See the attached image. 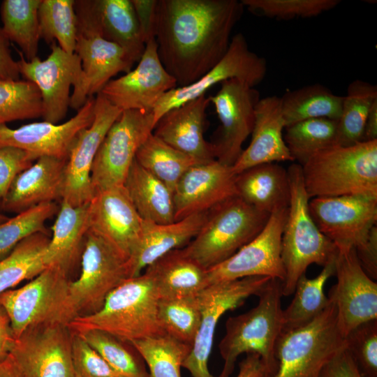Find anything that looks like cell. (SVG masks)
Instances as JSON below:
<instances>
[{"instance_id":"obj_1","label":"cell","mask_w":377,"mask_h":377,"mask_svg":"<svg viewBox=\"0 0 377 377\" xmlns=\"http://www.w3.org/2000/svg\"><path fill=\"white\" fill-rule=\"evenodd\" d=\"M244 8L237 0H157L158 54L177 87L195 82L222 59Z\"/></svg>"},{"instance_id":"obj_2","label":"cell","mask_w":377,"mask_h":377,"mask_svg":"<svg viewBox=\"0 0 377 377\" xmlns=\"http://www.w3.org/2000/svg\"><path fill=\"white\" fill-rule=\"evenodd\" d=\"M159 299L152 279L145 272L117 286L98 311L77 316L67 327L74 334L100 330L129 343L161 335L165 332L158 318Z\"/></svg>"},{"instance_id":"obj_3","label":"cell","mask_w":377,"mask_h":377,"mask_svg":"<svg viewBox=\"0 0 377 377\" xmlns=\"http://www.w3.org/2000/svg\"><path fill=\"white\" fill-rule=\"evenodd\" d=\"M301 167L310 199L341 195L377 198V140L332 146L312 155Z\"/></svg>"},{"instance_id":"obj_4","label":"cell","mask_w":377,"mask_h":377,"mask_svg":"<svg viewBox=\"0 0 377 377\" xmlns=\"http://www.w3.org/2000/svg\"><path fill=\"white\" fill-rule=\"evenodd\" d=\"M282 296V281L270 279L258 295L256 306L226 320V333L219 344L224 364L218 377H230L243 353L258 354L272 377L277 369L275 346L283 330Z\"/></svg>"},{"instance_id":"obj_5","label":"cell","mask_w":377,"mask_h":377,"mask_svg":"<svg viewBox=\"0 0 377 377\" xmlns=\"http://www.w3.org/2000/svg\"><path fill=\"white\" fill-rule=\"evenodd\" d=\"M290 198L281 237V260L285 270L283 296L293 294L299 278L311 264L324 267L338 253L336 246L318 229L311 218L302 167L292 163L288 168Z\"/></svg>"},{"instance_id":"obj_6","label":"cell","mask_w":377,"mask_h":377,"mask_svg":"<svg viewBox=\"0 0 377 377\" xmlns=\"http://www.w3.org/2000/svg\"><path fill=\"white\" fill-rule=\"evenodd\" d=\"M269 216L239 196H233L208 211L200 230L182 250L207 270L253 239Z\"/></svg>"},{"instance_id":"obj_7","label":"cell","mask_w":377,"mask_h":377,"mask_svg":"<svg viewBox=\"0 0 377 377\" xmlns=\"http://www.w3.org/2000/svg\"><path fill=\"white\" fill-rule=\"evenodd\" d=\"M337 323V309L330 300L311 322L283 329L275 346L277 369L272 377H320L327 363L346 348Z\"/></svg>"},{"instance_id":"obj_8","label":"cell","mask_w":377,"mask_h":377,"mask_svg":"<svg viewBox=\"0 0 377 377\" xmlns=\"http://www.w3.org/2000/svg\"><path fill=\"white\" fill-rule=\"evenodd\" d=\"M68 276L48 267L28 283L0 294L15 339L29 328L49 324L67 325L76 314L69 295Z\"/></svg>"},{"instance_id":"obj_9","label":"cell","mask_w":377,"mask_h":377,"mask_svg":"<svg viewBox=\"0 0 377 377\" xmlns=\"http://www.w3.org/2000/svg\"><path fill=\"white\" fill-rule=\"evenodd\" d=\"M80 260L81 274L68 286L76 317L98 311L109 294L130 279L128 258L89 230Z\"/></svg>"},{"instance_id":"obj_10","label":"cell","mask_w":377,"mask_h":377,"mask_svg":"<svg viewBox=\"0 0 377 377\" xmlns=\"http://www.w3.org/2000/svg\"><path fill=\"white\" fill-rule=\"evenodd\" d=\"M154 128L151 112H121L105 135L92 164L91 179L95 192L124 186L138 148Z\"/></svg>"},{"instance_id":"obj_11","label":"cell","mask_w":377,"mask_h":377,"mask_svg":"<svg viewBox=\"0 0 377 377\" xmlns=\"http://www.w3.org/2000/svg\"><path fill=\"white\" fill-rule=\"evenodd\" d=\"M267 276L246 277L213 283L199 295L201 321L191 351L182 364L193 377H216L208 369L214 336L221 317L257 295L269 281Z\"/></svg>"},{"instance_id":"obj_12","label":"cell","mask_w":377,"mask_h":377,"mask_svg":"<svg viewBox=\"0 0 377 377\" xmlns=\"http://www.w3.org/2000/svg\"><path fill=\"white\" fill-rule=\"evenodd\" d=\"M266 59L251 51L245 36L237 33L232 36L227 52L222 59L195 82L177 87L166 92L151 111L154 125L168 111L195 99L218 83L237 79L255 87L266 76Z\"/></svg>"},{"instance_id":"obj_13","label":"cell","mask_w":377,"mask_h":377,"mask_svg":"<svg viewBox=\"0 0 377 377\" xmlns=\"http://www.w3.org/2000/svg\"><path fill=\"white\" fill-rule=\"evenodd\" d=\"M309 212L320 231L337 248L362 246L376 226L377 198L364 195L313 198Z\"/></svg>"},{"instance_id":"obj_14","label":"cell","mask_w":377,"mask_h":377,"mask_svg":"<svg viewBox=\"0 0 377 377\" xmlns=\"http://www.w3.org/2000/svg\"><path fill=\"white\" fill-rule=\"evenodd\" d=\"M288 207L272 213L262 231L231 257L207 269L209 286L246 277L267 276L282 282L281 237Z\"/></svg>"},{"instance_id":"obj_15","label":"cell","mask_w":377,"mask_h":377,"mask_svg":"<svg viewBox=\"0 0 377 377\" xmlns=\"http://www.w3.org/2000/svg\"><path fill=\"white\" fill-rule=\"evenodd\" d=\"M209 98L221 123L217 138L211 142L216 159L232 166L252 133L259 91L243 81L230 79L221 82L218 92Z\"/></svg>"},{"instance_id":"obj_16","label":"cell","mask_w":377,"mask_h":377,"mask_svg":"<svg viewBox=\"0 0 377 377\" xmlns=\"http://www.w3.org/2000/svg\"><path fill=\"white\" fill-rule=\"evenodd\" d=\"M19 71L26 80L34 82L42 98V117L57 124L66 115L70 107V89L76 86L82 75L81 61L74 52L68 53L55 42L51 53L44 60L36 57L27 61L18 51Z\"/></svg>"},{"instance_id":"obj_17","label":"cell","mask_w":377,"mask_h":377,"mask_svg":"<svg viewBox=\"0 0 377 377\" xmlns=\"http://www.w3.org/2000/svg\"><path fill=\"white\" fill-rule=\"evenodd\" d=\"M71 341L67 325H42L15 339L9 353L22 377H75Z\"/></svg>"},{"instance_id":"obj_18","label":"cell","mask_w":377,"mask_h":377,"mask_svg":"<svg viewBox=\"0 0 377 377\" xmlns=\"http://www.w3.org/2000/svg\"><path fill=\"white\" fill-rule=\"evenodd\" d=\"M121 112L100 93L96 95L94 121L77 133L68 151L62 200L70 205L80 206L93 198L92 164L105 135Z\"/></svg>"},{"instance_id":"obj_19","label":"cell","mask_w":377,"mask_h":377,"mask_svg":"<svg viewBox=\"0 0 377 377\" xmlns=\"http://www.w3.org/2000/svg\"><path fill=\"white\" fill-rule=\"evenodd\" d=\"M337 282L328 293L337 309V324L343 338L359 325L377 319V283L363 271L355 249L338 251Z\"/></svg>"},{"instance_id":"obj_20","label":"cell","mask_w":377,"mask_h":377,"mask_svg":"<svg viewBox=\"0 0 377 377\" xmlns=\"http://www.w3.org/2000/svg\"><path fill=\"white\" fill-rule=\"evenodd\" d=\"M75 52L82 65V75L71 95L70 108L79 110L87 100L99 94L111 78L128 72L134 62L118 45L103 38L95 29L77 22Z\"/></svg>"},{"instance_id":"obj_21","label":"cell","mask_w":377,"mask_h":377,"mask_svg":"<svg viewBox=\"0 0 377 377\" xmlns=\"http://www.w3.org/2000/svg\"><path fill=\"white\" fill-rule=\"evenodd\" d=\"M177 87L176 80L161 62L156 42L152 39L145 45L137 66L111 80L100 94L121 111L151 112L158 100Z\"/></svg>"},{"instance_id":"obj_22","label":"cell","mask_w":377,"mask_h":377,"mask_svg":"<svg viewBox=\"0 0 377 377\" xmlns=\"http://www.w3.org/2000/svg\"><path fill=\"white\" fill-rule=\"evenodd\" d=\"M95 98H89L77 114L63 124L45 121L10 128L0 125V146L14 147L34 155L68 158L73 140L82 129L89 126L94 118Z\"/></svg>"},{"instance_id":"obj_23","label":"cell","mask_w":377,"mask_h":377,"mask_svg":"<svg viewBox=\"0 0 377 377\" xmlns=\"http://www.w3.org/2000/svg\"><path fill=\"white\" fill-rule=\"evenodd\" d=\"M235 177L232 166L216 159L191 166L173 191L175 221L207 212L237 195Z\"/></svg>"},{"instance_id":"obj_24","label":"cell","mask_w":377,"mask_h":377,"mask_svg":"<svg viewBox=\"0 0 377 377\" xmlns=\"http://www.w3.org/2000/svg\"><path fill=\"white\" fill-rule=\"evenodd\" d=\"M89 230L104 238L128 260L143 219L124 186L96 191L89 202Z\"/></svg>"},{"instance_id":"obj_25","label":"cell","mask_w":377,"mask_h":377,"mask_svg":"<svg viewBox=\"0 0 377 377\" xmlns=\"http://www.w3.org/2000/svg\"><path fill=\"white\" fill-rule=\"evenodd\" d=\"M77 21L123 48L135 63L145 48L131 0L75 1Z\"/></svg>"},{"instance_id":"obj_26","label":"cell","mask_w":377,"mask_h":377,"mask_svg":"<svg viewBox=\"0 0 377 377\" xmlns=\"http://www.w3.org/2000/svg\"><path fill=\"white\" fill-rule=\"evenodd\" d=\"M209 103L205 94L172 108L158 119L153 133L198 163L215 160L212 145L204 138Z\"/></svg>"},{"instance_id":"obj_27","label":"cell","mask_w":377,"mask_h":377,"mask_svg":"<svg viewBox=\"0 0 377 377\" xmlns=\"http://www.w3.org/2000/svg\"><path fill=\"white\" fill-rule=\"evenodd\" d=\"M66 159L41 156L18 174L0 202V209L19 214L38 205L62 200Z\"/></svg>"},{"instance_id":"obj_28","label":"cell","mask_w":377,"mask_h":377,"mask_svg":"<svg viewBox=\"0 0 377 377\" xmlns=\"http://www.w3.org/2000/svg\"><path fill=\"white\" fill-rule=\"evenodd\" d=\"M286 127L281 97L260 98L255 109L251 140L232 166L235 174L262 163L293 161L283 138Z\"/></svg>"},{"instance_id":"obj_29","label":"cell","mask_w":377,"mask_h":377,"mask_svg":"<svg viewBox=\"0 0 377 377\" xmlns=\"http://www.w3.org/2000/svg\"><path fill=\"white\" fill-rule=\"evenodd\" d=\"M207 214L208 211L195 213L169 223L143 220L128 260L130 278L141 274L144 269L168 252L188 244L200 230Z\"/></svg>"},{"instance_id":"obj_30","label":"cell","mask_w":377,"mask_h":377,"mask_svg":"<svg viewBox=\"0 0 377 377\" xmlns=\"http://www.w3.org/2000/svg\"><path fill=\"white\" fill-rule=\"evenodd\" d=\"M89 202L75 207L61 200L52 228V236L45 251L44 259L47 267H57L68 276L81 258L89 230Z\"/></svg>"},{"instance_id":"obj_31","label":"cell","mask_w":377,"mask_h":377,"mask_svg":"<svg viewBox=\"0 0 377 377\" xmlns=\"http://www.w3.org/2000/svg\"><path fill=\"white\" fill-rule=\"evenodd\" d=\"M235 188L244 202L269 214L289 206L288 171L276 163L256 165L236 175Z\"/></svg>"},{"instance_id":"obj_32","label":"cell","mask_w":377,"mask_h":377,"mask_svg":"<svg viewBox=\"0 0 377 377\" xmlns=\"http://www.w3.org/2000/svg\"><path fill=\"white\" fill-rule=\"evenodd\" d=\"M160 299L198 296L209 286L207 270L187 256L182 249H174L145 269Z\"/></svg>"},{"instance_id":"obj_33","label":"cell","mask_w":377,"mask_h":377,"mask_svg":"<svg viewBox=\"0 0 377 377\" xmlns=\"http://www.w3.org/2000/svg\"><path fill=\"white\" fill-rule=\"evenodd\" d=\"M140 217L157 223L175 221L173 192L135 160L124 184Z\"/></svg>"},{"instance_id":"obj_34","label":"cell","mask_w":377,"mask_h":377,"mask_svg":"<svg viewBox=\"0 0 377 377\" xmlns=\"http://www.w3.org/2000/svg\"><path fill=\"white\" fill-rule=\"evenodd\" d=\"M343 96L316 83L288 91L281 97V110L286 126L316 118L339 120Z\"/></svg>"},{"instance_id":"obj_35","label":"cell","mask_w":377,"mask_h":377,"mask_svg":"<svg viewBox=\"0 0 377 377\" xmlns=\"http://www.w3.org/2000/svg\"><path fill=\"white\" fill-rule=\"evenodd\" d=\"M50 239L48 232L35 233L0 260V294L34 279L47 268L44 258Z\"/></svg>"},{"instance_id":"obj_36","label":"cell","mask_w":377,"mask_h":377,"mask_svg":"<svg viewBox=\"0 0 377 377\" xmlns=\"http://www.w3.org/2000/svg\"><path fill=\"white\" fill-rule=\"evenodd\" d=\"M41 0H4L1 3V30L9 41L15 43L24 57H37L40 29L38 8Z\"/></svg>"},{"instance_id":"obj_37","label":"cell","mask_w":377,"mask_h":377,"mask_svg":"<svg viewBox=\"0 0 377 377\" xmlns=\"http://www.w3.org/2000/svg\"><path fill=\"white\" fill-rule=\"evenodd\" d=\"M335 259L325 265L316 277L309 279L304 274L299 278L292 302L283 311V329L307 324L328 306L330 300L324 293V286L335 274Z\"/></svg>"},{"instance_id":"obj_38","label":"cell","mask_w":377,"mask_h":377,"mask_svg":"<svg viewBox=\"0 0 377 377\" xmlns=\"http://www.w3.org/2000/svg\"><path fill=\"white\" fill-rule=\"evenodd\" d=\"M135 160L172 192L182 176L198 163L151 132L138 148Z\"/></svg>"},{"instance_id":"obj_39","label":"cell","mask_w":377,"mask_h":377,"mask_svg":"<svg viewBox=\"0 0 377 377\" xmlns=\"http://www.w3.org/2000/svg\"><path fill=\"white\" fill-rule=\"evenodd\" d=\"M376 100V85L362 80H355L349 84L338 120L339 145L350 146L364 141L366 119Z\"/></svg>"},{"instance_id":"obj_40","label":"cell","mask_w":377,"mask_h":377,"mask_svg":"<svg viewBox=\"0 0 377 377\" xmlns=\"http://www.w3.org/2000/svg\"><path fill=\"white\" fill-rule=\"evenodd\" d=\"M283 135L293 161L302 165L312 155L338 143V121L327 118L304 120L286 126Z\"/></svg>"},{"instance_id":"obj_41","label":"cell","mask_w":377,"mask_h":377,"mask_svg":"<svg viewBox=\"0 0 377 377\" xmlns=\"http://www.w3.org/2000/svg\"><path fill=\"white\" fill-rule=\"evenodd\" d=\"M130 343L147 364L150 377H182L181 367L192 349L165 333Z\"/></svg>"},{"instance_id":"obj_42","label":"cell","mask_w":377,"mask_h":377,"mask_svg":"<svg viewBox=\"0 0 377 377\" xmlns=\"http://www.w3.org/2000/svg\"><path fill=\"white\" fill-rule=\"evenodd\" d=\"M38 22L40 38L50 45L57 40L65 52H75L77 16L74 0H41Z\"/></svg>"},{"instance_id":"obj_43","label":"cell","mask_w":377,"mask_h":377,"mask_svg":"<svg viewBox=\"0 0 377 377\" xmlns=\"http://www.w3.org/2000/svg\"><path fill=\"white\" fill-rule=\"evenodd\" d=\"M158 318L165 334L193 347L201 321L198 295L159 299Z\"/></svg>"},{"instance_id":"obj_44","label":"cell","mask_w":377,"mask_h":377,"mask_svg":"<svg viewBox=\"0 0 377 377\" xmlns=\"http://www.w3.org/2000/svg\"><path fill=\"white\" fill-rule=\"evenodd\" d=\"M76 334L80 335L124 377H150L143 359L129 342L100 330H89Z\"/></svg>"},{"instance_id":"obj_45","label":"cell","mask_w":377,"mask_h":377,"mask_svg":"<svg viewBox=\"0 0 377 377\" xmlns=\"http://www.w3.org/2000/svg\"><path fill=\"white\" fill-rule=\"evenodd\" d=\"M42 116V98L29 80L0 78V125Z\"/></svg>"},{"instance_id":"obj_46","label":"cell","mask_w":377,"mask_h":377,"mask_svg":"<svg viewBox=\"0 0 377 377\" xmlns=\"http://www.w3.org/2000/svg\"><path fill=\"white\" fill-rule=\"evenodd\" d=\"M55 202L35 206L0 224V260L8 256L27 237L37 232H48L45 221L57 214Z\"/></svg>"},{"instance_id":"obj_47","label":"cell","mask_w":377,"mask_h":377,"mask_svg":"<svg viewBox=\"0 0 377 377\" xmlns=\"http://www.w3.org/2000/svg\"><path fill=\"white\" fill-rule=\"evenodd\" d=\"M244 7L262 16L281 20L313 17L333 9L339 0H242Z\"/></svg>"},{"instance_id":"obj_48","label":"cell","mask_w":377,"mask_h":377,"mask_svg":"<svg viewBox=\"0 0 377 377\" xmlns=\"http://www.w3.org/2000/svg\"><path fill=\"white\" fill-rule=\"evenodd\" d=\"M346 349L364 377H377V319L363 323L344 338Z\"/></svg>"},{"instance_id":"obj_49","label":"cell","mask_w":377,"mask_h":377,"mask_svg":"<svg viewBox=\"0 0 377 377\" xmlns=\"http://www.w3.org/2000/svg\"><path fill=\"white\" fill-rule=\"evenodd\" d=\"M72 362L75 377H124L80 335L72 333Z\"/></svg>"},{"instance_id":"obj_50","label":"cell","mask_w":377,"mask_h":377,"mask_svg":"<svg viewBox=\"0 0 377 377\" xmlns=\"http://www.w3.org/2000/svg\"><path fill=\"white\" fill-rule=\"evenodd\" d=\"M36 160L34 155L21 149L0 146V202L15 177Z\"/></svg>"},{"instance_id":"obj_51","label":"cell","mask_w":377,"mask_h":377,"mask_svg":"<svg viewBox=\"0 0 377 377\" xmlns=\"http://www.w3.org/2000/svg\"><path fill=\"white\" fill-rule=\"evenodd\" d=\"M145 45L155 39L157 0H131Z\"/></svg>"},{"instance_id":"obj_52","label":"cell","mask_w":377,"mask_h":377,"mask_svg":"<svg viewBox=\"0 0 377 377\" xmlns=\"http://www.w3.org/2000/svg\"><path fill=\"white\" fill-rule=\"evenodd\" d=\"M320 377H364L350 355L343 349L324 367Z\"/></svg>"},{"instance_id":"obj_53","label":"cell","mask_w":377,"mask_h":377,"mask_svg":"<svg viewBox=\"0 0 377 377\" xmlns=\"http://www.w3.org/2000/svg\"><path fill=\"white\" fill-rule=\"evenodd\" d=\"M363 271L374 281L377 279V227L370 231L366 242L355 249Z\"/></svg>"},{"instance_id":"obj_54","label":"cell","mask_w":377,"mask_h":377,"mask_svg":"<svg viewBox=\"0 0 377 377\" xmlns=\"http://www.w3.org/2000/svg\"><path fill=\"white\" fill-rule=\"evenodd\" d=\"M17 61H15L10 49V42L0 28V78L20 80Z\"/></svg>"},{"instance_id":"obj_55","label":"cell","mask_w":377,"mask_h":377,"mask_svg":"<svg viewBox=\"0 0 377 377\" xmlns=\"http://www.w3.org/2000/svg\"><path fill=\"white\" fill-rule=\"evenodd\" d=\"M236 377H272V375L256 353H248L239 364Z\"/></svg>"},{"instance_id":"obj_56","label":"cell","mask_w":377,"mask_h":377,"mask_svg":"<svg viewBox=\"0 0 377 377\" xmlns=\"http://www.w3.org/2000/svg\"><path fill=\"white\" fill-rule=\"evenodd\" d=\"M14 341L10 320L0 306V356L9 353Z\"/></svg>"},{"instance_id":"obj_57","label":"cell","mask_w":377,"mask_h":377,"mask_svg":"<svg viewBox=\"0 0 377 377\" xmlns=\"http://www.w3.org/2000/svg\"><path fill=\"white\" fill-rule=\"evenodd\" d=\"M377 140V100H376L368 113L364 134V141Z\"/></svg>"},{"instance_id":"obj_58","label":"cell","mask_w":377,"mask_h":377,"mask_svg":"<svg viewBox=\"0 0 377 377\" xmlns=\"http://www.w3.org/2000/svg\"><path fill=\"white\" fill-rule=\"evenodd\" d=\"M0 377H22L10 353L0 356Z\"/></svg>"},{"instance_id":"obj_59","label":"cell","mask_w":377,"mask_h":377,"mask_svg":"<svg viewBox=\"0 0 377 377\" xmlns=\"http://www.w3.org/2000/svg\"><path fill=\"white\" fill-rule=\"evenodd\" d=\"M9 219V217H8L7 216L4 215L3 214H2L1 212H0V224L6 221L8 219Z\"/></svg>"}]
</instances>
